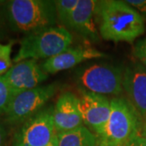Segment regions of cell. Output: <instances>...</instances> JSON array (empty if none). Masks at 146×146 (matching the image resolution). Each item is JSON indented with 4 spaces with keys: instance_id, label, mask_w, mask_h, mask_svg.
Returning a JSON list of instances; mask_svg holds the SVG:
<instances>
[{
    "instance_id": "17",
    "label": "cell",
    "mask_w": 146,
    "mask_h": 146,
    "mask_svg": "<svg viewBox=\"0 0 146 146\" xmlns=\"http://www.w3.org/2000/svg\"><path fill=\"white\" fill-rule=\"evenodd\" d=\"M14 94L4 76H0V113H5Z\"/></svg>"
},
{
    "instance_id": "19",
    "label": "cell",
    "mask_w": 146,
    "mask_h": 146,
    "mask_svg": "<svg viewBox=\"0 0 146 146\" xmlns=\"http://www.w3.org/2000/svg\"><path fill=\"white\" fill-rule=\"evenodd\" d=\"M9 25L5 10V2H0V40H3L7 34Z\"/></svg>"
},
{
    "instance_id": "5",
    "label": "cell",
    "mask_w": 146,
    "mask_h": 146,
    "mask_svg": "<svg viewBox=\"0 0 146 146\" xmlns=\"http://www.w3.org/2000/svg\"><path fill=\"white\" fill-rule=\"evenodd\" d=\"M123 70L108 63H93L76 74L77 82L84 90L101 95H119L123 91Z\"/></svg>"
},
{
    "instance_id": "4",
    "label": "cell",
    "mask_w": 146,
    "mask_h": 146,
    "mask_svg": "<svg viewBox=\"0 0 146 146\" xmlns=\"http://www.w3.org/2000/svg\"><path fill=\"white\" fill-rule=\"evenodd\" d=\"M139 114L130 102L123 98L110 100V115L103 134L98 140L125 145L134 136L140 133Z\"/></svg>"
},
{
    "instance_id": "9",
    "label": "cell",
    "mask_w": 146,
    "mask_h": 146,
    "mask_svg": "<svg viewBox=\"0 0 146 146\" xmlns=\"http://www.w3.org/2000/svg\"><path fill=\"white\" fill-rule=\"evenodd\" d=\"M4 77L15 96L39 86L48 79V74L43 71L36 60L25 59L12 65Z\"/></svg>"
},
{
    "instance_id": "18",
    "label": "cell",
    "mask_w": 146,
    "mask_h": 146,
    "mask_svg": "<svg viewBox=\"0 0 146 146\" xmlns=\"http://www.w3.org/2000/svg\"><path fill=\"white\" fill-rule=\"evenodd\" d=\"M134 55L146 68V37L138 41L134 47Z\"/></svg>"
},
{
    "instance_id": "8",
    "label": "cell",
    "mask_w": 146,
    "mask_h": 146,
    "mask_svg": "<svg viewBox=\"0 0 146 146\" xmlns=\"http://www.w3.org/2000/svg\"><path fill=\"white\" fill-rule=\"evenodd\" d=\"M78 106L84 123L94 131L97 137L102 136L110 115V100L84 89L78 98Z\"/></svg>"
},
{
    "instance_id": "10",
    "label": "cell",
    "mask_w": 146,
    "mask_h": 146,
    "mask_svg": "<svg viewBox=\"0 0 146 146\" xmlns=\"http://www.w3.org/2000/svg\"><path fill=\"white\" fill-rule=\"evenodd\" d=\"M123 89L131 104L146 119V68L142 63H130L123 69Z\"/></svg>"
},
{
    "instance_id": "2",
    "label": "cell",
    "mask_w": 146,
    "mask_h": 146,
    "mask_svg": "<svg viewBox=\"0 0 146 146\" xmlns=\"http://www.w3.org/2000/svg\"><path fill=\"white\" fill-rule=\"evenodd\" d=\"M9 28L12 31L29 34L54 26L57 21L54 1L11 0L5 2Z\"/></svg>"
},
{
    "instance_id": "1",
    "label": "cell",
    "mask_w": 146,
    "mask_h": 146,
    "mask_svg": "<svg viewBox=\"0 0 146 146\" xmlns=\"http://www.w3.org/2000/svg\"><path fill=\"white\" fill-rule=\"evenodd\" d=\"M99 33L106 41L132 43L145 33V20L125 1H99Z\"/></svg>"
},
{
    "instance_id": "16",
    "label": "cell",
    "mask_w": 146,
    "mask_h": 146,
    "mask_svg": "<svg viewBox=\"0 0 146 146\" xmlns=\"http://www.w3.org/2000/svg\"><path fill=\"white\" fill-rule=\"evenodd\" d=\"M13 42H9L7 44L0 43V76H4L12 67L11 50Z\"/></svg>"
},
{
    "instance_id": "15",
    "label": "cell",
    "mask_w": 146,
    "mask_h": 146,
    "mask_svg": "<svg viewBox=\"0 0 146 146\" xmlns=\"http://www.w3.org/2000/svg\"><path fill=\"white\" fill-rule=\"evenodd\" d=\"M78 3L79 0H55L54 5L58 19L67 25Z\"/></svg>"
},
{
    "instance_id": "6",
    "label": "cell",
    "mask_w": 146,
    "mask_h": 146,
    "mask_svg": "<svg viewBox=\"0 0 146 146\" xmlns=\"http://www.w3.org/2000/svg\"><path fill=\"white\" fill-rule=\"evenodd\" d=\"M56 138L53 108H45L21 124L14 133L12 146H47Z\"/></svg>"
},
{
    "instance_id": "11",
    "label": "cell",
    "mask_w": 146,
    "mask_h": 146,
    "mask_svg": "<svg viewBox=\"0 0 146 146\" xmlns=\"http://www.w3.org/2000/svg\"><path fill=\"white\" fill-rule=\"evenodd\" d=\"M98 7L99 1L79 0L67 26L86 38L98 40L99 30L96 22L99 21Z\"/></svg>"
},
{
    "instance_id": "25",
    "label": "cell",
    "mask_w": 146,
    "mask_h": 146,
    "mask_svg": "<svg viewBox=\"0 0 146 146\" xmlns=\"http://www.w3.org/2000/svg\"><path fill=\"white\" fill-rule=\"evenodd\" d=\"M47 146H58V138H56L54 141H53L51 144H50L49 145H47Z\"/></svg>"
},
{
    "instance_id": "3",
    "label": "cell",
    "mask_w": 146,
    "mask_h": 146,
    "mask_svg": "<svg viewBox=\"0 0 146 146\" xmlns=\"http://www.w3.org/2000/svg\"><path fill=\"white\" fill-rule=\"evenodd\" d=\"M72 36L63 27L53 26L26 34L20 43V49L13 62L25 59H49L68 49Z\"/></svg>"
},
{
    "instance_id": "7",
    "label": "cell",
    "mask_w": 146,
    "mask_h": 146,
    "mask_svg": "<svg viewBox=\"0 0 146 146\" xmlns=\"http://www.w3.org/2000/svg\"><path fill=\"white\" fill-rule=\"evenodd\" d=\"M54 84L39 85L15 95L6 110L5 120L10 124H22L40 111L44 105L55 94Z\"/></svg>"
},
{
    "instance_id": "20",
    "label": "cell",
    "mask_w": 146,
    "mask_h": 146,
    "mask_svg": "<svg viewBox=\"0 0 146 146\" xmlns=\"http://www.w3.org/2000/svg\"><path fill=\"white\" fill-rule=\"evenodd\" d=\"M126 3L133 7L135 10L142 16V18L146 20V0H126Z\"/></svg>"
},
{
    "instance_id": "22",
    "label": "cell",
    "mask_w": 146,
    "mask_h": 146,
    "mask_svg": "<svg viewBox=\"0 0 146 146\" xmlns=\"http://www.w3.org/2000/svg\"><path fill=\"white\" fill-rule=\"evenodd\" d=\"M7 139V131L5 126L2 122H0V146H6Z\"/></svg>"
},
{
    "instance_id": "14",
    "label": "cell",
    "mask_w": 146,
    "mask_h": 146,
    "mask_svg": "<svg viewBox=\"0 0 146 146\" xmlns=\"http://www.w3.org/2000/svg\"><path fill=\"white\" fill-rule=\"evenodd\" d=\"M57 138L58 146H97L98 144L97 136L84 125L58 133Z\"/></svg>"
},
{
    "instance_id": "23",
    "label": "cell",
    "mask_w": 146,
    "mask_h": 146,
    "mask_svg": "<svg viewBox=\"0 0 146 146\" xmlns=\"http://www.w3.org/2000/svg\"><path fill=\"white\" fill-rule=\"evenodd\" d=\"M97 146H125V145L123 144H115V143H110V142H106V141H99L98 140V144Z\"/></svg>"
},
{
    "instance_id": "21",
    "label": "cell",
    "mask_w": 146,
    "mask_h": 146,
    "mask_svg": "<svg viewBox=\"0 0 146 146\" xmlns=\"http://www.w3.org/2000/svg\"><path fill=\"white\" fill-rule=\"evenodd\" d=\"M125 146H146V139L139 133L131 138L126 143Z\"/></svg>"
},
{
    "instance_id": "13",
    "label": "cell",
    "mask_w": 146,
    "mask_h": 146,
    "mask_svg": "<svg viewBox=\"0 0 146 146\" xmlns=\"http://www.w3.org/2000/svg\"><path fill=\"white\" fill-rule=\"evenodd\" d=\"M105 56V54L94 48L69 47L56 56L46 59L42 64V68L47 74H54L74 68L86 60L100 58Z\"/></svg>"
},
{
    "instance_id": "24",
    "label": "cell",
    "mask_w": 146,
    "mask_h": 146,
    "mask_svg": "<svg viewBox=\"0 0 146 146\" xmlns=\"http://www.w3.org/2000/svg\"><path fill=\"white\" fill-rule=\"evenodd\" d=\"M140 135H141L144 138L146 139V119L145 123H144V124L142 126V127H141V131H140Z\"/></svg>"
},
{
    "instance_id": "12",
    "label": "cell",
    "mask_w": 146,
    "mask_h": 146,
    "mask_svg": "<svg viewBox=\"0 0 146 146\" xmlns=\"http://www.w3.org/2000/svg\"><path fill=\"white\" fill-rule=\"evenodd\" d=\"M53 118L57 134L83 126L78 98L70 92L61 94L53 108Z\"/></svg>"
}]
</instances>
